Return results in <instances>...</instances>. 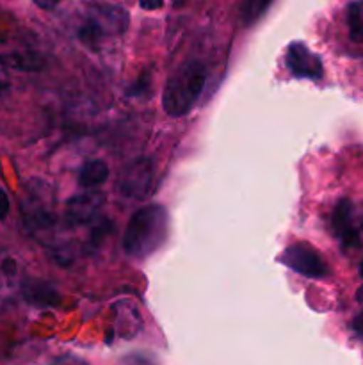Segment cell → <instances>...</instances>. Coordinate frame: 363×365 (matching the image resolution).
I'll return each mask as SVG.
<instances>
[{
    "instance_id": "cell-2",
    "label": "cell",
    "mask_w": 363,
    "mask_h": 365,
    "mask_svg": "<svg viewBox=\"0 0 363 365\" xmlns=\"http://www.w3.org/2000/svg\"><path fill=\"white\" fill-rule=\"evenodd\" d=\"M206 82V70L198 61L182 64L166 82L162 107L169 116H185L198 102Z\"/></svg>"
},
{
    "instance_id": "cell-16",
    "label": "cell",
    "mask_w": 363,
    "mask_h": 365,
    "mask_svg": "<svg viewBox=\"0 0 363 365\" xmlns=\"http://www.w3.org/2000/svg\"><path fill=\"white\" fill-rule=\"evenodd\" d=\"M9 212V196L4 189H0V221H4Z\"/></svg>"
},
{
    "instance_id": "cell-17",
    "label": "cell",
    "mask_w": 363,
    "mask_h": 365,
    "mask_svg": "<svg viewBox=\"0 0 363 365\" xmlns=\"http://www.w3.org/2000/svg\"><path fill=\"white\" fill-rule=\"evenodd\" d=\"M164 4V0H139V6L146 11H153V9H160Z\"/></svg>"
},
{
    "instance_id": "cell-21",
    "label": "cell",
    "mask_w": 363,
    "mask_h": 365,
    "mask_svg": "<svg viewBox=\"0 0 363 365\" xmlns=\"http://www.w3.org/2000/svg\"><path fill=\"white\" fill-rule=\"evenodd\" d=\"M185 2V0H173V6H182V4H184Z\"/></svg>"
},
{
    "instance_id": "cell-10",
    "label": "cell",
    "mask_w": 363,
    "mask_h": 365,
    "mask_svg": "<svg viewBox=\"0 0 363 365\" xmlns=\"http://www.w3.org/2000/svg\"><path fill=\"white\" fill-rule=\"evenodd\" d=\"M20 266L9 252L0 248V307L7 305L20 291Z\"/></svg>"
},
{
    "instance_id": "cell-18",
    "label": "cell",
    "mask_w": 363,
    "mask_h": 365,
    "mask_svg": "<svg viewBox=\"0 0 363 365\" xmlns=\"http://www.w3.org/2000/svg\"><path fill=\"white\" fill-rule=\"evenodd\" d=\"M59 2L60 0H34L36 6H38L39 9H45V11L53 9V7H56Z\"/></svg>"
},
{
    "instance_id": "cell-11",
    "label": "cell",
    "mask_w": 363,
    "mask_h": 365,
    "mask_svg": "<svg viewBox=\"0 0 363 365\" xmlns=\"http://www.w3.org/2000/svg\"><path fill=\"white\" fill-rule=\"evenodd\" d=\"M20 291L25 302L31 303L36 309H52V307L59 305V292L48 282L28 278V280L21 282Z\"/></svg>"
},
{
    "instance_id": "cell-3",
    "label": "cell",
    "mask_w": 363,
    "mask_h": 365,
    "mask_svg": "<svg viewBox=\"0 0 363 365\" xmlns=\"http://www.w3.org/2000/svg\"><path fill=\"white\" fill-rule=\"evenodd\" d=\"M21 216L28 234L41 242L52 239L56 230V202L50 185L43 180L28 182L21 202Z\"/></svg>"
},
{
    "instance_id": "cell-12",
    "label": "cell",
    "mask_w": 363,
    "mask_h": 365,
    "mask_svg": "<svg viewBox=\"0 0 363 365\" xmlns=\"http://www.w3.org/2000/svg\"><path fill=\"white\" fill-rule=\"evenodd\" d=\"M107 178H109V166L100 159L88 160L85 164H82L80 171H78V184L82 187H98Z\"/></svg>"
},
{
    "instance_id": "cell-19",
    "label": "cell",
    "mask_w": 363,
    "mask_h": 365,
    "mask_svg": "<svg viewBox=\"0 0 363 365\" xmlns=\"http://www.w3.org/2000/svg\"><path fill=\"white\" fill-rule=\"evenodd\" d=\"M352 328H354L359 335H363V312L356 317L354 323H352Z\"/></svg>"
},
{
    "instance_id": "cell-22",
    "label": "cell",
    "mask_w": 363,
    "mask_h": 365,
    "mask_svg": "<svg viewBox=\"0 0 363 365\" xmlns=\"http://www.w3.org/2000/svg\"><path fill=\"white\" fill-rule=\"evenodd\" d=\"M359 277L363 278V260H362V264H359Z\"/></svg>"
},
{
    "instance_id": "cell-5",
    "label": "cell",
    "mask_w": 363,
    "mask_h": 365,
    "mask_svg": "<svg viewBox=\"0 0 363 365\" xmlns=\"http://www.w3.org/2000/svg\"><path fill=\"white\" fill-rule=\"evenodd\" d=\"M153 177H155L153 163L146 157H141V159L128 163L121 170L120 178H117V189L125 198L144 200L152 192Z\"/></svg>"
},
{
    "instance_id": "cell-15",
    "label": "cell",
    "mask_w": 363,
    "mask_h": 365,
    "mask_svg": "<svg viewBox=\"0 0 363 365\" xmlns=\"http://www.w3.org/2000/svg\"><path fill=\"white\" fill-rule=\"evenodd\" d=\"M50 365H88V364H85V360L78 359V356L75 355H60L57 356V359Z\"/></svg>"
},
{
    "instance_id": "cell-1",
    "label": "cell",
    "mask_w": 363,
    "mask_h": 365,
    "mask_svg": "<svg viewBox=\"0 0 363 365\" xmlns=\"http://www.w3.org/2000/svg\"><path fill=\"white\" fill-rule=\"evenodd\" d=\"M167 210L162 205H148L134 212L123 234V250L134 259H146L166 242Z\"/></svg>"
},
{
    "instance_id": "cell-8",
    "label": "cell",
    "mask_w": 363,
    "mask_h": 365,
    "mask_svg": "<svg viewBox=\"0 0 363 365\" xmlns=\"http://www.w3.org/2000/svg\"><path fill=\"white\" fill-rule=\"evenodd\" d=\"M103 205V196L98 192H82L75 195L66 205V223L70 227H80L95 220Z\"/></svg>"
},
{
    "instance_id": "cell-6",
    "label": "cell",
    "mask_w": 363,
    "mask_h": 365,
    "mask_svg": "<svg viewBox=\"0 0 363 365\" xmlns=\"http://www.w3.org/2000/svg\"><path fill=\"white\" fill-rule=\"evenodd\" d=\"M280 262L285 264L294 273L302 274L306 278H324L327 277V266L319 255V252L308 245L295 242L288 246L280 255Z\"/></svg>"
},
{
    "instance_id": "cell-4",
    "label": "cell",
    "mask_w": 363,
    "mask_h": 365,
    "mask_svg": "<svg viewBox=\"0 0 363 365\" xmlns=\"http://www.w3.org/2000/svg\"><path fill=\"white\" fill-rule=\"evenodd\" d=\"M128 27V13L120 6H98L91 11L78 31V38L89 46H96L109 36H120Z\"/></svg>"
},
{
    "instance_id": "cell-13",
    "label": "cell",
    "mask_w": 363,
    "mask_h": 365,
    "mask_svg": "<svg viewBox=\"0 0 363 365\" xmlns=\"http://www.w3.org/2000/svg\"><path fill=\"white\" fill-rule=\"evenodd\" d=\"M347 27L352 41L363 43V0H356L347 6Z\"/></svg>"
},
{
    "instance_id": "cell-7",
    "label": "cell",
    "mask_w": 363,
    "mask_h": 365,
    "mask_svg": "<svg viewBox=\"0 0 363 365\" xmlns=\"http://www.w3.org/2000/svg\"><path fill=\"white\" fill-rule=\"evenodd\" d=\"M285 64L288 71L298 78H310V81H319L324 75L322 61L317 53H313L305 43H292L285 53Z\"/></svg>"
},
{
    "instance_id": "cell-14",
    "label": "cell",
    "mask_w": 363,
    "mask_h": 365,
    "mask_svg": "<svg viewBox=\"0 0 363 365\" xmlns=\"http://www.w3.org/2000/svg\"><path fill=\"white\" fill-rule=\"evenodd\" d=\"M273 0H242L241 2V20L244 25L255 24L263 13L269 9Z\"/></svg>"
},
{
    "instance_id": "cell-20",
    "label": "cell",
    "mask_w": 363,
    "mask_h": 365,
    "mask_svg": "<svg viewBox=\"0 0 363 365\" xmlns=\"http://www.w3.org/2000/svg\"><path fill=\"white\" fill-rule=\"evenodd\" d=\"M356 298H358V302H363V285H362V287H359V291H358V294H356Z\"/></svg>"
},
{
    "instance_id": "cell-9",
    "label": "cell",
    "mask_w": 363,
    "mask_h": 365,
    "mask_svg": "<svg viewBox=\"0 0 363 365\" xmlns=\"http://www.w3.org/2000/svg\"><path fill=\"white\" fill-rule=\"evenodd\" d=\"M331 223H333L335 234L340 237L342 245L345 248H359L362 246L358 228L352 225V203L347 198H342L337 203V207L333 210V217H331Z\"/></svg>"
},
{
    "instance_id": "cell-23",
    "label": "cell",
    "mask_w": 363,
    "mask_h": 365,
    "mask_svg": "<svg viewBox=\"0 0 363 365\" xmlns=\"http://www.w3.org/2000/svg\"><path fill=\"white\" fill-rule=\"evenodd\" d=\"M359 230L363 232V216H362V221H359Z\"/></svg>"
}]
</instances>
